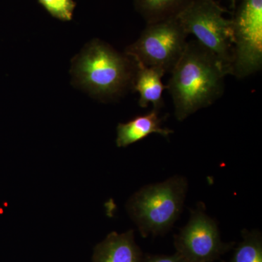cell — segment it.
<instances>
[{"label": "cell", "instance_id": "1", "mask_svg": "<svg viewBox=\"0 0 262 262\" xmlns=\"http://www.w3.org/2000/svg\"><path fill=\"white\" fill-rule=\"evenodd\" d=\"M170 74L167 90L179 121L218 100L228 75L219 58L196 40L187 42Z\"/></svg>", "mask_w": 262, "mask_h": 262}, {"label": "cell", "instance_id": "2", "mask_svg": "<svg viewBox=\"0 0 262 262\" xmlns=\"http://www.w3.org/2000/svg\"><path fill=\"white\" fill-rule=\"evenodd\" d=\"M134 61L102 41H91L72 62L76 84L101 100L120 96L132 87Z\"/></svg>", "mask_w": 262, "mask_h": 262}, {"label": "cell", "instance_id": "3", "mask_svg": "<svg viewBox=\"0 0 262 262\" xmlns=\"http://www.w3.org/2000/svg\"><path fill=\"white\" fill-rule=\"evenodd\" d=\"M187 189V179L175 176L145 186L131 196L127 211L142 237L160 235L173 227L182 211Z\"/></svg>", "mask_w": 262, "mask_h": 262}, {"label": "cell", "instance_id": "4", "mask_svg": "<svg viewBox=\"0 0 262 262\" xmlns=\"http://www.w3.org/2000/svg\"><path fill=\"white\" fill-rule=\"evenodd\" d=\"M227 10L215 0H192L179 13V19L187 34L213 53L231 75L233 56L232 19L224 17Z\"/></svg>", "mask_w": 262, "mask_h": 262}, {"label": "cell", "instance_id": "5", "mask_svg": "<svg viewBox=\"0 0 262 262\" xmlns=\"http://www.w3.org/2000/svg\"><path fill=\"white\" fill-rule=\"evenodd\" d=\"M187 36L177 17L148 24L125 54L136 64L170 72L185 50Z\"/></svg>", "mask_w": 262, "mask_h": 262}, {"label": "cell", "instance_id": "6", "mask_svg": "<svg viewBox=\"0 0 262 262\" xmlns=\"http://www.w3.org/2000/svg\"><path fill=\"white\" fill-rule=\"evenodd\" d=\"M232 20L231 75L244 79L262 69V0H243Z\"/></svg>", "mask_w": 262, "mask_h": 262}, {"label": "cell", "instance_id": "7", "mask_svg": "<svg viewBox=\"0 0 262 262\" xmlns=\"http://www.w3.org/2000/svg\"><path fill=\"white\" fill-rule=\"evenodd\" d=\"M174 245L186 262H213L232 249L234 243H224L215 221L202 210H195L175 236Z\"/></svg>", "mask_w": 262, "mask_h": 262}, {"label": "cell", "instance_id": "8", "mask_svg": "<svg viewBox=\"0 0 262 262\" xmlns=\"http://www.w3.org/2000/svg\"><path fill=\"white\" fill-rule=\"evenodd\" d=\"M134 230L123 233L113 232L94 248L92 262H144Z\"/></svg>", "mask_w": 262, "mask_h": 262}, {"label": "cell", "instance_id": "9", "mask_svg": "<svg viewBox=\"0 0 262 262\" xmlns=\"http://www.w3.org/2000/svg\"><path fill=\"white\" fill-rule=\"evenodd\" d=\"M159 113V110L152 108L146 115L134 117L125 123L119 124L117 127V146L126 147L153 134H159L163 137H168L173 134V130L162 126Z\"/></svg>", "mask_w": 262, "mask_h": 262}, {"label": "cell", "instance_id": "10", "mask_svg": "<svg viewBox=\"0 0 262 262\" xmlns=\"http://www.w3.org/2000/svg\"><path fill=\"white\" fill-rule=\"evenodd\" d=\"M135 64L136 72L132 88L140 95L139 106L146 108L151 103L153 108L160 111L163 106V91L167 89V85L162 82L165 72L152 67Z\"/></svg>", "mask_w": 262, "mask_h": 262}, {"label": "cell", "instance_id": "11", "mask_svg": "<svg viewBox=\"0 0 262 262\" xmlns=\"http://www.w3.org/2000/svg\"><path fill=\"white\" fill-rule=\"evenodd\" d=\"M192 0H134L136 11L146 24L176 18Z\"/></svg>", "mask_w": 262, "mask_h": 262}, {"label": "cell", "instance_id": "12", "mask_svg": "<svg viewBox=\"0 0 262 262\" xmlns=\"http://www.w3.org/2000/svg\"><path fill=\"white\" fill-rule=\"evenodd\" d=\"M243 241L234 249L229 262H262V236L258 231L245 230Z\"/></svg>", "mask_w": 262, "mask_h": 262}, {"label": "cell", "instance_id": "13", "mask_svg": "<svg viewBox=\"0 0 262 262\" xmlns=\"http://www.w3.org/2000/svg\"><path fill=\"white\" fill-rule=\"evenodd\" d=\"M53 18L62 21H70L73 18L76 3L74 0H38Z\"/></svg>", "mask_w": 262, "mask_h": 262}, {"label": "cell", "instance_id": "14", "mask_svg": "<svg viewBox=\"0 0 262 262\" xmlns=\"http://www.w3.org/2000/svg\"><path fill=\"white\" fill-rule=\"evenodd\" d=\"M144 262H186L176 252L173 255H149L144 257Z\"/></svg>", "mask_w": 262, "mask_h": 262}, {"label": "cell", "instance_id": "15", "mask_svg": "<svg viewBox=\"0 0 262 262\" xmlns=\"http://www.w3.org/2000/svg\"><path fill=\"white\" fill-rule=\"evenodd\" d=\"M231 3V7H232L233 9L235 8L236 7V3H237V0H229Z\"/></svg>", "mask_w": 262, "mask_h": 262}]
</instances>
